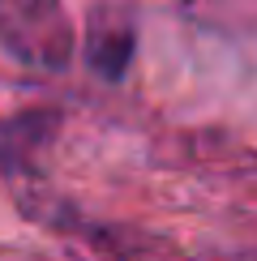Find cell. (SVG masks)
Listing matches in <instances>:
<instances>
[{"label": "cell", "mask_w": 257, "mask_h": 261, "mask_svg": "<svg viewBox=\"0 0 257 261\" xmlns=\"http://www.w3.org/2000/svg\"><path fill=\"white\" fill-rule=\"evenodd\" d=\"M0 47L35 69H64L78 51V30L60 0H0Z\"/></svg>", "instance_id": "1"}, {"label": "cell", "mask_w": 257, "mask_h": 261, "mask_svg": "<svg viewBox=\"0 0 257 261\" xmlns=\"http://www.w3.org/2000/svg\"><path fill=\"white\" fill-rule=\"evenodd\" d=\"M86 60L90 69L107 82H120L128 60H133V26L128 21H107L94 17L90 30H86Z\"/></svg>", "instance_id": "2"}]
</instances>
